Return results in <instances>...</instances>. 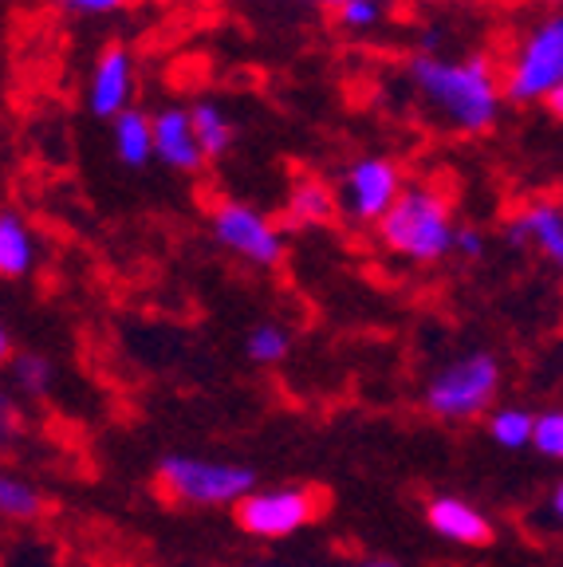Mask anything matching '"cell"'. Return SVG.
<instances>
[{"mask_svg": "<svg viewBox=\"0 0 563 567\" xmlns=\"http://www.w3.org/2000/svg\"><path fill=\"white\" fill-rule=\"evenodd\" d=\"M131 99H134V55L126 52L123 44L106 48V52L95 60V68H91L88 111L95 118L115 123L119 115L131 111Z\"/></svg>", "mask_w": 563, "mask_h": 567, "instance_id": "cell-9", "label": "cell"}, {"mask_svg": "<svg viewBox=\"0 0 563 567\" xmlns=\"http://www.w3.org/2000/svg\"><path fill=\"white\" fill-rule=\"evenodd\" d=\"M532 450L547 461H563V410H544V414H536Z\"/></svg>", "mask_w": 563, "mask_h": 567, "instance_id": "cell-21", "label": "cell"}, {"mask_svg": "<svg viewBox=\"0 0 563 567\" xmlns=\"http://www.w3.org/2000/svg\"><path fill=\"white\" fill-rule=\"evenodd\" d=\"M532 430H536V414H529L524 406H497L489 414V437L501 450H529Z\"/></svg>", "mask_w": 563, "mask_h": 567, "instance_id": "cell-18", "label": "cell"}, {"mask_svg": "<svg viewBox=\"0 0 563 567\" xmlns=\"http://www.w3.org/2000/svg\"><path fill=\"white\" fill-rule=\"evenodd\" d=\"M209 233L225 252L256 268H276L284 260V237L265 213L248 202H217L209 213Z\"/></svg>", "mask_w": 563, "mask_h": 567, "instance_id": "cell-7", "label": "cell"}, {"mask_svg": "<svg viewBox=\"0 0 563 567\" xmlns=\"http://www.w3.org/2000/svg\"><path fill=\"white\" fill-rule=\"evenodd\" d=\"M44 513H48V501L40 488H32L20 477H9V473H0V516H4V520L32 524Z\"/></svg>", "mask_w": 563, "mask_h": 567, "instance_id": "cell-17", "label": "cell"}, {"mask_svg": "<svg viewBox=\"0 0 563 567\" xmlns=\"http://www.w3.org/2000/svg\"><path fill=\"white\" fill-rule=\"evenodd\" d=\"M190 118H194V134H197V146H202L205 162H217L233 151V118L221 111L217 103L202 99V103L190 106Z\"/></svg>", "mask_w": 563, "mask_h": 567, "instance_id": "cell-16", "label": "cell"}, {"mask_svg": "<svg viewBox=\"0 0 563 567\" xmlns=\"http://www.w3.org/2000/svg\"><path fill=\"white\" fill-rule=\"evenodd\" d=\"M453 252L465 260H477L484 252V237L477 229H461L458 225V233H453Z\"/></svg>", "mask_w": 563, "mask_h": 567, "instance_id": "cell-25", "label": "cell"}, {"mask_svg": "<svg viewBox=\"0 0 563 567\" xmlns=\"http://www.w3.org/2000/svg\"><path fill=\"white\" fill-rule=\"evenodd\" d=\"M547 513H552L555 524H563V481L552 488V496H547Z\"/></svg>", "mask_w": 563, "mask_h": 567, "instance_id": "cell-26", "label": "cell"}, {"mask_svg": "<svg viewBox=\"0 0 563 567\" xmlns=\"http://www.w3.org/2000/svg\"><path fill=\"white\" fill-rule=\"evenodd\" d=\"M24 414H20L17 399H12L9 390L0 386V453H12L24 437Z\"/></svg>", "mask_w": 563, "mask_h": 567, "instance_id": "cell-23", "label": "cell"}, {"mask_svg": "<svg viewBox=\"0 0 563 567\" xmlns=\"http://www.w3.org/2000/svg\"><path fill=\"white\" fill-rule=\"evenodd\" d=\"M12 379H17V386L24 390V394H32V399H44L48 390H52V363H48L44 354L35 351H20L12 354Z\"/></svg>", "mask_w": 563, "mask_h": 567, "instance_id": "cell-20", "label": "cell"}, {"mask_svg": "<svg viewBox=\"0 0 563 567\" xmlns=\"http://www.w3.org/2000/svg\"><path fill=\"white\" fill-rule=\"evenodd\" d=\"M150 123H154V158H158L162 166L177 169V174H197V169L205 166V154H202V146H197L190 106H162Z\"/></svg>", "mask_w": 563, "mask_h": 567, "instance_id": "cell-11", "label": "cell"}, {"mask_svg": "<svg viewBox=\"0 0 563 567\" xmlns=\"http://www.w3.org/2000/svg\"><path fill=\"white\" fill-rule=\"evenodd\" d=\"M331 513V493L324 485H284V488H253L245 501L233 505V520L240 532L256 540H284L299 528L319 524Z\"/></svg>", "mask_w": 563, "mask_h": 567, "instance_id": "cell-5", "label": "cell"}, {"mask_svg": "<svg viewBox=\"0 0 563 567\" xmlns=\"http://www.w3.org/2000/svg\"><path fill=\"white\" fill-rule=\"evenodd\" d=\"M12 363V339H9V331L0 328V367H9Z\"/></svg>", "mask_w": 563, "mask_h": 567, "instance_id": "cell-28", "label": "cell"}, {"mask_svg": "<svg viewBox=\"0 0 563 567\" xmlns=\"http://www.w3.org/2000/svg\"><path fill=\"white\" fill-rule=\"evenodd\" d=\"M35 265V237L20 213H0V280H24Z\"/></svg>", "mask_w": 563, "mask_h": 567, "instance_id": "cell-14", "label": "cell"}, {"mask_svg": "<svg viewBox=\"0 0 563 567\" xmlns=\"http://www.w3.org/2000/svg\"><path fill=\"white\" fill-rule=\"evenodd\" d=\"M512 245L536 248L547 265L563 268V209L552 202H529L509 225Z\"/></svg>", "mask_w": 563, "mask_h": 567, "instance_id": "cell-12", "label": "cell"}, {"mask_svg": "<svg viewBox=\"0 0 563 567\" xmlns=\"http://www.w3.org/2000/svg\"><path fill=\"white\" fill-rule=\"evenodd\" d=\"M552 4H563V0H552Z\"/></svg>", "mask_w": 563, "mask_h": 567, "instance_id": "cell-31", "label": "cell"}, {"mask_svg": "<svg viewBox=\"0 0 563 567\" xmlns=\"http://www.w3.org/2000/svg\"><path fill=\"white\" fill-rule=\"evenodd\" d=\"M362 567H398V564H390V559H375V564H362Z\"/></svg>", "mask_w": 563, "mask_h": 567, "instance_id": "cell-29", "label": "cell"}, {"mask_svg": "<svg viewBox=\"0 0 563 567\" xmlns=\"http://www.w3.org/2000/svg\"><path fill=\"white\" fill-rule=\"evenodd\" d=\"M382 20V4L379 0H347L335 9V24L344 28V32H370V28H379Z\"/></svg>", "mask_w": 563, "mask_h": 567, "instance_id": "cell-22", "label": "cell"}, {"mask_svg": "<svg viewBox=\"0 0 563 567\" xmlns=\"http://www.w3.org/2000/svg\"><path fill=\"white\" fill-rule=\"evenodd\" d=\"M426 524H430V532H438L441 540L458 544V548H484L497 536L493 520L481 508L449 493L426 501Z\"/></svg>", "mask_w": 563, "mask_h": 567, "instance_id": "cell-10", "label": "cell"}, {"mask_svg": "<svg viewBox=\"0 0 563 567\" xmlns=\"http://www.w3.org/2000/svg\"><path fill=\"white\" fill-rule=\"evenodd\" d=\"M402 189L406 182L398 162L370 154V158H359L347 166V174L339 177V189H335V202H339V213H344L347 221L379 225Z\"/></svg>", "mask_w": 563, "mask_h": 567, "instance_id": "cell-8", "label": "cell"}, {"mask_svg": "<svg viewBox=\"0 0 563 567\" xmlns=\"http://www.w3.org/2000/svg\"><path fill=\"white\" fill-rule=\"evenodd\" d=\"M544 103H547V111H552L555 118H563V83H560V87L552 91V95L544 99Z\"/></svg>", "mask_w": 563, "mask_h": 567, "instance_id": "cell-27", "label": "cell"}, {"mask_svg": "<svg viewBox=\"0 0 563 567\" xmlns=\"http://www.w3.org/2000/svg\"><path fill=\"white\" fill-rule=\"evenodd\" d=\"M501 359L489 351H469L458 354L453 363L438 367L422 390L426 414L438 422H473L481 414H493L497 394H501Z\"/></svg>", "mask_w": 563, "mask_h": 567, "instance_id": "cell-3", "label": "cell"}, {"mask_svg": "<svg viewBox=\"0 0 563 567\" xmlns=\"http://www.w3.org/2000/svg\"><path fill=\"white\" fill-rule=\"evenodd\" d=\"M284 217H288V225H299V229L335 221L339 217L335 189L327 182H319V177H299L288 194V205H284Z\"/></svg>", "mask_w": 563, "mask_h": 567, "instance_id": "cell-13", "label": "cell"}, {"mask_svg": "<svg viewBox=\"0 0 563 567\" xmlns=\"http://www.w3.org/2000/svg\"><path fill=\"white\" fill-rule=\"evenodd\" d=\"M111 142H115V158L131 169H142L154 162V123L142 111H126L111 123Z\"/></svg>", "mask_w": 563, "mask_h": 567, "instance_id": "cell-15", "label": "cell"}, {"mask_svg": "<svg viewBox=\"0 0 563 567\" xmlns=\"http://www.w3.org/2000/svg\"><path fill=\"white\" fill-rule=\"evenodd\" d=\"M563 83V17H547L532 28L504 68L501 91L512 103H544Z\"/></svg>", "mask_w": 563, "mask_h": 567, "instance_id": "cell-6", "label": "cell"}, {"mask_svg": "<svg viewBox=\"0 0 563 567\" xmlns=\"http://www.w3.org/2000/svg\"><path fill=\"white\" fill-rule=\"evenodd\" d=\"M410 83H414L422 106L441 126L458 134H481L497 123L501 111V75L489 55H449L418 52L410 60Z\"/></svg>", "mask_w": 563, "mask_h": 567, "instance_id": "cell-1", "label": "cell"}, {"mask_svg": "<svg viewBox=\"0 0 563 567\" xmlns=\"http://www.w3.org/2000/svg\"><path fill=\"white\" fill-rule=\"evenodd\" d=\"M256 488V477L248 465L233 461H209V457H162L154 470V493L162 505L182 508H221L237 505Z\"/></svg>", "mask_w": 563, "mask_h": 567, "instance_id": "cell-4", "label": "cell"}, {"mask_svg": "<svg viewBox=\"0 0 563 567\" xmlns=\"http://www.w3.org/2000/svg\"><path fill=\"white\" fill-rule=\"evenodd\" d=\"M375 229L390 252L414 260V265H433V260L453 252L458 225H453V205L441 189L426 186V182H410Z\"/></svg>", "mask_w": 563, "mask_h": 567, "instance_id": "cell-2", "label": "cell"}, {"mask_svg": "<svg viewBox=\"0 0 563 567\" xmlns=\"http://www.w3.org/2000/svg\"><path fill=\"white\" fill-rule=\"evenodd\" d=\"M245 351H248V359H253L256 367H276V363H284V359H288L291 336L284 328H276V323H260V328L248 331Z\"/></svg>", "mask_w": 563, "mask_h": 567, "instance_id": "cell-19", "label": "cell"}, {"mask_svg": "<svg viewBox=\"0 0 563 567\" xmlns=\"http://www.w3.org/2000/svg\"><path fill=\"white\" fill-rule=\"evenodd\" d=\"M316 4H331V9H339V4H347V0H316Z\"/></svg>", "mask_w": 563, "mask_h": 567, "instance_id": "cell-30", "label": "cell"}, {"mask_svg": "<svg viewBox=\"0 0 563 567\" xmlns=\"http://www.w3.org/2000/svg\"><path fill=\"white\" fill-rule=\"evenodd\" d=\"M68 12H80V17H106V12L126 9L131 0H60Z\"/></svg>", "mask_w": 563, "mask_h": 567, "instance_id": "cell-24", "label": "cell"}]
</instances>
